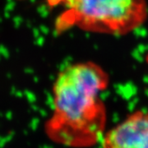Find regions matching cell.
Here are the masks:
<instances>
[{"mask_svg": "<svg viewBox=\"0 0 148 148\" xmlns=\"http://www.w3.org/2000/svg\"><path fill=\"white\" fill-rule=\"evenodd\" d=\"M103 148H148V111L137 110L128 114L109 130Z\"/></svg>", "mask_w": 148, "mask_h": 148, "instance_id": "obj_3", "label": "cell"}, {"mask_svg": "<svg viewBox=\"0 0 148 148\" xmlns=\"http://www.w3.org/2000/svg\"><path fill=\"white\" fill-rule=\"evenodd\" d=\"M63 11L55 21L58 33L77 28L112 36H124L139 29L148 18L147 0H47Z\"/></svg>", "mask_w": 148, "mask_h": 148, "instance_id": "obj_2", "label": "cell"}, {"mask_svg": "<svg viewBox=\"0 0 148 148\" xmlns=\"http://www.w3.org/2000/svg\"><path fill=\"white\" fill-rule=\"evenodd\" d=\"M145 63L147 64V66L148 68V51L147 53H146V55H145Z\"/></svg>", "mask_w": 148, "mask_h": 148, "instance_id": "obj_4", "label": "cell"}, {"mask_svg": "<svg viewBox=\"0 0 148 148\" xmlns=\"http://www.w3.org/2000/svg\"><path fill=\"white\" fill-rule=\"evenodd\" d=\"M110 75L92 61L69 64L54 80L53 114L46 123L53 142L72 147L94 145L103 134L107 113L101 94Z\"/></svg>", "mask_w": 148, "mask_h": 148, "instance_id": "obj_1", "label": "cell"}]
</instances>
